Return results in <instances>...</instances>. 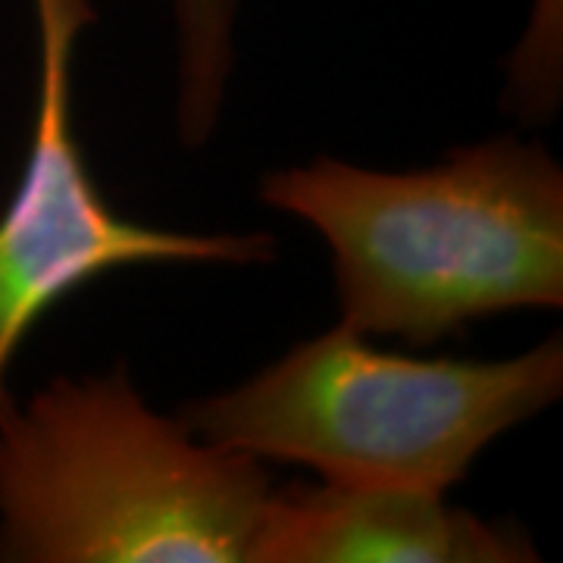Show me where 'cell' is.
Listing matches in <instances>:
<instances>
[{
  "label": "cell",
  "mask_w": 563,
  "mask_h": 563,
  "mask_svg": "<svg viewBox=\"0 0 563 563\" xmlns=\"http://www.w3.org/2000/svg\"><path fill=\"white\" fill-rule=\"evenodd\" d=\"M179 35V139L203 147L220 122L232 76V25L239 0H173Z\"/></svg>",
  "instance_id": "cell-6"
},
{
  "label": "cell",
  "mask_w": 563,
  "mask_h": 563,
  "mask_svg": "<svg viewBox=\"0 0 563 563\" xmlns=\"http://www.w3.org/2000/svg\"><path fill=\"white\" fill-rule=\"evenodd\" d=\"M35 132L0 213V420L16 407L7 376L22 342L88 282L144 263H261L276 254L269 235H198L120 217L91 179L73 129V60L95 10L88 0H35Z\"/></svg>",
  "instance_id": "cell-4"
},
{
  "label": "cell",
  "mask_w": 563,
  "mask_h": 563,
  "mask_svg": "<svg viewBox=\"0 0 563 563\" xmlns=\"http://www.w3.org/2000/svg\"><path fill=\"white\" fill-rule=\"evenodd\" d=\"M273 483L141 401L125 369L54 379L0 420V561H251Z\"/></svg>",
  "instance_id": "cell-2"
},
{
  "label": "cell",
  "mask_w": 563,
  "mask_h": 563,
  "mask_svg": "<svg viewBox=\"0 0 563 563\" xmlns=\"http://www.w3.org/2000/svg\"><path fill=\"white\" fill-rule=\"evenodd\" d=\"M561 391V335L507 361H457L383 351L339 322L179 420L220 451L301 463L325 483L444 495Z\"/></svg>",
  "instance_id": "cell-3"
},
{
  "label": "cell",
  "mask_w": 563,
  "mask_h": 563,
  "mask_svg": "<svg viewBox=\"0 0 563 563\" xmlns=\"http://www.w3.org/2000/svg\"><path fill=\"white\" fill-rule=\"evenodd\" d=\"M261 198L332 251L342 325L435 344L507 310L563 307V169L542 144L492 139L432 169L317 157Z\"/></svg>",
  "instance_id": "cell-1"
},
{
  "label": "cell",
  "mask_w": 563,
  "mask_h": 563,
  "mask_svg": "<svg viewBox=\"0 0 563 563\" xmlns=\"http://www.w3.org/2000/svg\"><path fill=\"white\" fill-rule=\"evenodd\" d=\"M563 88V0H536L510 57L507 107L520 120H548Z\"/></svg>",
  "instance_id": "cell-7"
},
{
  "label": "cell",
  "mask_w": 563,
  "mask_h": 563,
  "mask_svg": "<svg viewBox=\"0 0 563 563\" xmlns=\"http://www.w3.org/2000/svg\"><path fill=\"white\" fill-rule=\"evenodd\" d=\"M517 526L485 523L444 495L373 485L273 492L247 563H523Z\"/></svg>",
  "instance_id": "cell-5"
}]
</instances>
